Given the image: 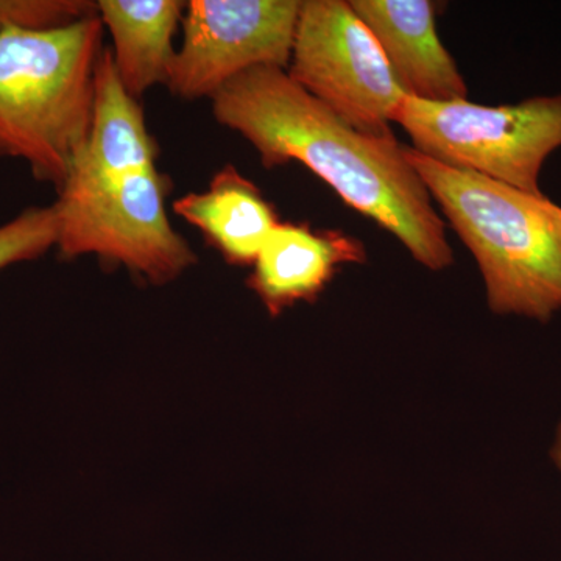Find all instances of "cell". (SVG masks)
<instances>
[{
    "label": "cell",
    "mask_w": 561,
    "mask_h": 561,
    "mask_svg": "<svg viewBox=\"0 0 561 561\" xmlns=\"http://www.w3.org/2000/svg\"><path fill=\"white\" fill-rule=\"evenodd\" d=\"M213 114L239 133L265 169L298 161L330 184L432 272L454 264L445 220L397 138L365 135L290 79L260 66L232 79L213 99Z\"/></svg>",
    "instance_id": "cell-1"
},
{
    "label": "cell",
    "mask_w": 561,
    "mask_h": 561,
    "mask_svg": "<svg viewBox=\"0 0 561 561\" xmlns=\"http://www.w3.org/2000/svg\"><path fill=\"white\" fill-rule=\"evenodd\" d=\"M287 73L357 131L394 138L391 124L408 95L346 0H301Z\"/></svg>",
    "instance_id": "cell-6"
},
{
    "label": "cell",
    "mask_w": 561,
    "mask_h": 561,
    "mask_svg": "<svg viewBox=\"0 0 561 561\" xmlns=\"http://www.w3.org/2000/svg\"><path fill=\"white\" fill-rule=\"evenodd\" d=\"M551 457L556 467L559 468L561 472V420L559 423V427H557L556 438H553Z\"/></svg>",
    "instance_id": "cell-15"
},
{
    "label": "cell",
    "mask_w": 561,
    "mask_h": 561,
    "mask_svg": "<svg viewBox=\"0 0 561 561\" xmlns=\"http://www.w3.org/2000/svg\"><path fill=\"white\" fill-rule=\"evenodd\" d=\"M158 157L160 146L147 127L142 105L122 84L111 50L103 49L95 69L90 133L65 184L103 183L150 171Z\"/></svg>",
    "instance_id": "cell-10"
},
{
    "label": "cell",
    "mask_w": 561,
    "mask_h": 561,
    "mask_svg": "<svg viewBox=\"0 0 561 561\" xmlns=\"http://www.w3.org/2000/svg\"><path fill=\"white\" fill-rule=\"evenodd\" d=\"M183 0H99L98 16L113 38L114 66L125 90L139 99L158 84L168 87L183 21Z\"/></svg>",
    "instance_id": "cell-12"
},
{
    "label": "cell",
    "mask_w": 561,
    "mask_h": 561,
    "mask_svg": "<svg viewBox=\"0 0 561 561\" xmlns=\"http://www.w3.org/2000/svg\"><path fill=\"white\" fill-rule=\"evenodd\" d=\"M173 213L197 228L231 265H253L280 224L260 187L230 164L213 176L208 190L173 202Z\"/></svg>",
    "instance_id": "cell-11"
},
{
    "label": "cell",
    "mask_w": 561,
    "mask_h": 561,
    "mask_svg": "<svg viewBox=\"0 0 561 561\" xmlns=\"http://www.w3.org/2000/svg\"><path fill=\"white\" fill-rule=\"evenodd\" d=\"M367 250L341 230L280 221L262 247L247 284L278 317L297 302H313L345 264H364Z\"/></svg>",
    "instance_id": "cell-9"
},
{
    "label": "cell",
    "mask_w": 561,
    "mask_h": 561,
    "mask_svg": "<svg viewBox=\"0 0 561 561\" xmlns=\"http://www.w3.org/2000/svg\"><path fill=\"white\" fill-rule=\"evenodd\" d=\"M394 124L431 160L541 195L542 165L561 147V94L497 106L404 98Z\"/></svg>",
    "instance_id": "cell-4"
},
{
    "label": "cell",
    "mask_w": 561,
    "mask_h": 561,
    "mask_svg": "<svg viewBox=\"0 0 561 561\" xmlns=\"http://www.w3.org/2000/svg\"><path fill=\"white\" fill-rule=\"evenodd\" d=\"M405 154L478 262L490 311L540 323L561 312V206L412 147Z\"/></svg>",
    "instance_id": "cell-2"
},
{
    "label": "cell",
    "mask_w": 561,
    "mask_h": 561,
    "mask_svg": "<svg viewBox=\"0 0 561 561\" xmlns=\"http://www.w3.org/2000/svg\"><path fill=\"white\" fill-rule=\"evenodd\" d=\"M58 217L55 206H31L0 225V271L35 261L57 249Z\"/></svg>",
    "instance_id": "cell-13"
},
{
    "label": "cell",
    "mask_w": 561,
    "mask_h": 561,
    "mask_svg": "<svg viewBox=\"0 0 561 561\" xmlns=\"http://www.w3.org/2000/svg\"><path fill=\"white\" fill-rule=\"evenodd\" d=\"M301 0H190L168 88L183 101L213 99L260 66L287 70Z\"/></svg>",
    "instance_id": "cell-7"
},
{
    "label": "cell",
    "mask_w": 561,
    "mask_h": 561,
    "mask_svg": "<svg viewBox=\"0 0 561 561\" xmlns=\"http://www.w3.org/2000/svg\"><path fill=\"white\" fill-rule=\"evenodd\" d=\"M172 180L158 171L92 184H65L54 203L57 250L66 260L94 254L153 284L179 278L197 254L169 220Z\"/></svg>",
    "instance_id": "cell-5"
},
{
    "label": "cell",
    "mask_w": 561,
    "mask_h": 561,
    "mask_svg": "<svg viewBox=\"0 0 561 561\" xmlns=\"http://www.w3.org/2000/svg\"><path fill=\"white\" fill-rule=\"evenodd\" d=\"M91 16H98V2L90 0H0V32L65 27Z\"/></svg>",
    "instance_id": "cell-14"
},
{
    "label": "cell",
    "mask_w": 561,
    "mask_h": 561,
    "mask_svg": "<svg viewBox=\"0 0 561 561\" xmlns=\"http://www.w3.org/2000/svg\"><path fill=\"white\" fill-rule=\"evenodd\" d=\"M101 18L55 28L0 32V160H20L60 191L87 142Z\"/></svg>",
    "instance_id": "cell-3"
},
{
    "label": "cell",
    "mask_w": 561,
    "mask_h": 561,
    "mask_svg": "<svg viewBox=\"0 0 561 561\" xmlns=\"http://www.w3.org/2000/svg\"><path fill=\"white\" fill-rule=\"evenodd\" d=\"M378 41L408 98L424 102L468 101V87L443 46L430 0H350Z\"/></svg>",
    "instance_id": "cell-8"
}]
</instances>
